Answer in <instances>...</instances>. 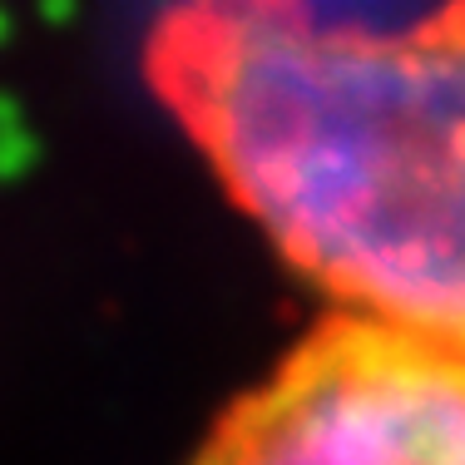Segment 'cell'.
I'll return each mask as SVG.
<instances>
[{
    "instance_id": "1",
    "label": "cell",
    "mask_w": 465,
    "mask_h": 465,
    "mask_svg": "<svg viewBox=\"0 0 465 465\" xmlns=\"http://www.w3.org/2000/svg\"><path fill=\"white\" fill-rule=\"evenodd\" d=\"M143 80L297 272L465 361V0L401 30L173 0Z\"/></svg>"
},
{
    "instance_id": "4",
    "label": "cell",
    "mask_w": 465,
    "mask_h": 465,
    "mask_svg": "<svg viewBox=\"0 0 465 465\" xmlns=\"http://www.w3.org/2000/svg\"><path fill=\"white\" fill-rule=\"evenodd\" d=\"M15 129H25V109L10 94H0V134H15Z\"/></svg>"
},
{
    "instance_id": "3",
    "label": "cell",
    "mask_w": 465,
    "mask_h": 465,
    "mask_svg": "<svg viewBox=\"0 0 465 465\" xmlns=\"http://www.w3.org/2000/svg\"><path fill=\"white\" fill-rule=\"evenodd\" d=\"M40 163V139L30 129H15V134H0V183L25 179Z\"/></svg>"
},
{
    "instance_id": "6",
    "label": "cell",
    "mask_w": 465,
    "mask_h": 465,
    "mask_svg": "<svg viewBox=\"0 0 465 465\" xmlns=\"http://www.w3.org/2000/svg\"><path fill=\"white\" fill-rule=\"evenodd\" d=\"M5 35H10V15L0 10V45H5Z\"/></svg>"
},
{
    "instance_id": "2",
    "label": "cell",
    "mask_w": 465,
    "mask_h": 465,
    "mask_svg": "<svg viewBox=\"0 0 465 465\" xmlns=\"http://www.w3.org/2000/svg\"><path fill=\"white\" fill-rule=\"evenodd\" d=\"M188 465H465V361L357 312L327 317Z\"/></svg>"
},
{
    "instance_id": "5",
    "label": "cell",
    "mask_w": 465,
    "mask_h": 465,
    "mask_svg": "<svg viewBox=\"0 0 465 465\" xmlns=\"http://www.w3.org/2000/svg\"><path fill=\"white\" fill-rule=\"evenodd\" d=\"M40 15H45L50 25H64V20L74 15V0H40Z\"/></svg>"
}]
</instances>
